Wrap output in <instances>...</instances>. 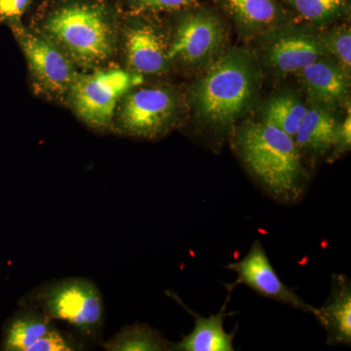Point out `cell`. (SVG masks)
<instances>
[{
	"mask_svg": "<svg viewBox=\"0 0 351 351\" xmlns=\"http://www.w3.org/2000/svg\"><path fill=\"white\" fill-rule=\"evenodd\" d=\"M297 73L307 94L321 107H339L348 98L350 73L334 59L320 58Z\"/></svg>",
	"mask_w": 351,
	"mask_h": 351,
	"instance_id": "7c38bea8",
	"label": "cell"
},
{
	"mask_svg": "<svg viewBox=\"0 0 351 351\" xmlns=\"http://www.w3.org/2000/svg\"><path fill=\"white\" fill-rule=\"evenodd\" d=\"M176 13L179 17L169 41L171 63L199 66L213 61L226 36L225 25L219 15L197 3Z\"/></svg>",
	"mask_w": 351,
	"mask_h": 351,
	"instance_id": "8992f818",
	"label": "cell"
},
{
	"mask_svg": "<svg viewBox=\"0 0 351 351\" xmlns=\"http://www.w3.org/2000/svg\"><path fill=\"white\" fill-rule=\"evenodd\" d=\"M19 306L4 325L1 350L27 351L32 343L56 327L55 321L36 307Z\"/></svg>",
	"mask_w": 351,
	"mask_h": 351,
	"instance_id": "2e32d148",
	"label": "cell"
},
{
	"mask_svg": "<svg viewBox=\"0 0 351 351\" xmlns=\"http://www.w3.org/2000/svg\"><path fill=\"white\" fill-rule=\"evenodd\" d=\"M19 306L36 307L55 322L73 327L83 338L101 343L105 302L100 289L90 279L69 277L47 281L27 293Z\"/></svg>",
	"mask_w": 351,
	"mask_h": 351,
	"instance_id": "277c9868",
	"label": "cell"
},
{
	"mask_svg": "<svg viewBox=\"0 0 351 351\" xmlns=\"http://www.w3.org/2000/svg\"><path fill=\"white\" fill-rule=\"evenodd\" d=\"M143 82V75L121 69L78 75L68 93L69 103L88 126L104 130L110 126L119 101Z\"/></svg>",
	"mask_w": 351,
	"mask_h": 351,
	"instance_id": "5b68a950",
	"label": "cell"
},
{
	"mask_svg": "<svg viewBox=\"0 0 351 351\" xmlns=\"http://www.w3.org/2000/svg\"><path fill=\"white\" fill-rule=\"evenodd\" d=\"M178 108L177 98L169 90L132 89L122 98L120 105V131L132 137H160L174 124Z\"/></svg>",
	"mask_w": 351,
	"mask_h": 351,
	"instance_id": "ba28073f",
	"label": "cell"
},
{
	"mask_svg": "<svg viewBox=\"0 0 351 351\" xmlns=\"http://www.w3.org/2000/svg\"><path fill=\"white\" fill-rule=\"evenodd\" d=\"M265 49L267 66L276 73H297L320 58L327 57L322 36L304 27L277 29Z\"/></svg>",
	"mask_w": 351,
	"mask_h": 351,
	"instance_id": "8fae6325",
	"label": "cell"
},
{
	"mask_svg": "<svg viewBox=\"0 0 351 351\" xmlns=\"http://www.w3.org/2000/svg\"><path fill=\"white\" fill-rule=\"evenodd\" d=\"M149 13L132 11L124 29V52L130 71L140 75H156L169 68V40Z\"/></svg>",
	"mask_w": 351,
	"mask_h": 351,
	"instance_id": "9c48e42d",
	"label": "cell"
},
{
	"mask_svg": "<svg viewBox=\"0 0 351 351\" xmlns=\"http://www.w3.org/2000/svg\"><path fill=\"white\" fill-rule=\"evenodd\" d=\"M85 345L71 332L54 327L43 338L29 346L27 351H76L84 350Z\"/></svg>",
	"mask_w": 351,
	"mask_h": 351,
	"instance_id": "7402d4cb",
	"label": "cell"
},
{
	"mask_svg": "<svg viewBox=\"0 0 351 351\" xmlns=\"http://www.w3.org/2000/svg\"><path fill=\"white\" fill-rule=\"evenodd\" d=\"M41 23L44 36L78 66H94L112 56L115 8L108 0H53Z\"/></svg>",
	"mask_w": 351,
	"mask_h": 351,
	"instance_id": "6da1fadb",
	"label": "cell"
},
{
	"mask_svg": "<svg viewBox=\"0 0 351 351\" xmlns=\"http://www.w3.org/2000/svg\"><path fill=\"white\" fill-rule=\"evenodd\" d=\"M172 298L193 316L195 325L193 331L186 336L182 337L181 341L171 345V350L232 351L234 350L233 339H234L235 331L228 334L223 329V321L226 316L230 315V313H226L228 299L218 313L205 317L191 311L186 304H182L181 299H179L177 295H173Z\"/></svg>",
	"mask_w": 351,
	"mask_h": 351,
	"instance_id": "4fadbf2b",
	"label": "cell"
},
{
	"mask_svg": "<svg viewBox=\"0 0 351 351\" xmlns=\"http://www.w3.org/2000/svg\"><path fill=\"white\" fill-rule=\"evenodd\" d=\"M34 0H0V23L9 27L21 24V19Z\"/></svg>",
	"mask_w": 351,
	"mask_h": 351,
	"instance_id": "cb8c5ba5",
	"label": "cell"
},
{
	"mask_svg": "<svg viewBox=\"0 0 351 351\" xmlns=\"http://www.w3.org/2000/svg\"><path fill=\"white\" fill-rule=\"evenodd\" d=\"M314 317L326 330L329 345L350 346L351 286L348 277L332 276L329 300L317 308Z\"/></svg>",
	"mask_w": 351,
	"mask_h": 351,
	"instance_id": "5bb4252c",
	"label": "cell"
},
{
	"mask_svg": "<svg viewBox=\"0 0 351 351\" xmlns=\"http://www.w3.org/2000/svg\"><path fill=\"white\" fill-rule=\"evenodd\" d=\"M337 125L338 122L329 108H307L293 138L299 149L325 154L334 145Z\"/></svg>",
	"mask_w": 351,
	"mask_h": 351,
	"instance_id": "e0dca14e",
	"label": "cell"
},
{
	"mask_svg": "<svg viewBox=\"0 0 351 351\" xmlns=\"http://www.w3.org/2000/svg\"><path fill=\"white\" fill-rule=\"evenodd\" d=\"M306 110V106L294 95H279L267 101L263 121L272 124L294 138Z\"/></svg>",
	"mask_w": 351,
	"mask_h": 351,
	"instance_id": "d6986e66",
	"label": "cell"
},
{
	"mask_svg": "<svg viewBox=\"0 0 351 351\" xmlns=\"http://www.w3.org/2000/svg\"><path fill=\"white\" fill-rule=\"evenodd\" d=\"M171 345L158 330L145 323L127 325L101 343L107 351H166L171 350Z\"/></svg>",
	"mask_w": 351,
	"mask_h": 351,
	"instance_id": "ac0fdd59",
	"label": "cell"
},
{
	"mask_svg": "<svg viewBox=\"0 0 351 351\" xmlns=\"http://www.w3.org/2000/svg\"><path fill=\"white\" fill-rule=\"evenodd\" d=\"M234 147L245 168L274 199L283 204L301 199L304 174L294 138L267 122H248L235 135Z\"/></svg>",
	"mask_w": 351,
	"mask_h": 351,
	"instance_id": "7a4b0ae2",
	"label": "cell"
},
{
	"mask_svg": "<svg viewBox=\"0 0 351 351\" xmlns=\"http://www.w3.org/2000/svg\"><path fill=\"white\" fill-rule=\"evenodd\" d=\"M327 55H332L335 61L350 75L351 32L348 25L336 27L326 34H321Z\"/></svg>",
	"mask_w": 351,
	"mask_h": 351,
	"instance_id": "44dd1931",
	"label": "cell"
},
{
	"mask_svg": "<svg viewBox=\"0 0 351 351\" xmlns=\"http://www.w3.org/2000/svg\"><path fill=\"white\" fill-rule=\"evenodd\" d=\"M132 11L144 13H176L189 6L195 5L198 0H125Z\"/></svg>",
	"mask_w": 351,
	"mask_h": 351,
	"instance_id": "603a6c76",
	"label": "cell"
},
{
	"mask_svg": "<svg viewBox=\"0 0 351 351\" xmlns=\"http://www.w3.org/2000/svg\"><path fill=\"white\" fill-rule=\"evenodd\" d=\"M226 267L237 274V280L232 288L237 284H244L263 297L315 316L317 308L306 304L294 290L281 281L258 240L254 242L250 251L242 260L230 263Z\"/></svg>",
	"mask_w": 351,
	"mask_h": 351,
	"instance_id": "30bf717a",
	"label": "cell"
},
{
	"mask_svg": "<svg viewBox=\"0 0 351 351\" xmlns=\"http://www.w3.org/2000/svg\"><path fill=\"white\" fill-rule=\"evenodd\" d=\"M9 27L24 53L36 87L53 98L68 96L78 76L71 58L49 38L29 31L22 23Z\"/></svg>",
	"mask_w": 351,
	"mask_h": 351,
	"instance_id": "52a82bcc",
	"label": "cell"
},
{
	"mask_svg": "<svg viewBox=\"0 0 351 351\" xmlns=\"http://www.w3.org/2000/svg\"><path fill=\"white\" fill-rule=\"evenodd\" d=\"M302 19L313 24L331 23L350 12V0H286Z\"/></svg>",
	"mask_w": 351,
	"mask_h": 351,
	"instance_id": "ffe728a7",
	"label": "cell"
},
{
	"mask_svg": "<svg viewBox=\"0 0 351 351\" xmlns=\"http://www.w3.org/2000/svg\"><path fill=\"white\" fill-rule=\"evenodd\" d=\"M235 24L246 34H260L278 29L288 14L276 0H221Z\"/></svg>",
	"mask_w": 351,
	"mask_h": 351,
	"instance_id": "9a60e30c",
	"label": "cell"
},
{
	"mask_svg": "<svg viewBox=\"0 0 351 351\" xmlns=\"http://www.w3.org/2000/svg\"><path fill=\"white\" fill-rule=\"evenodd\" d=\"M258 87L253 58L246 51L232 49L215 59L195 83L191 104L203 123L223 131L248 110Z\"/></svg>",
	"mask_w": 351,
	"mask_h": 351,
	"instance_id": "3957f363",
	"label": "cell"
},
{
	"mask_svg": "<svg viewBox=\"0 0 351 351\" xmlns=\"http://www.w3.org/2000/svg\"><path fill=\"white\" fill-rule=\"evenodd\" d=\"M351 145V119L350 114L346 117L341 123H338L336 129V137L332 147H337L338 152L348 151Z\"/></svg>",
	"mask_w": 351,
	"mask_h": 351,
	"instance_id": "d4e9b609",
	"label": "cell"
}]
</instances>
